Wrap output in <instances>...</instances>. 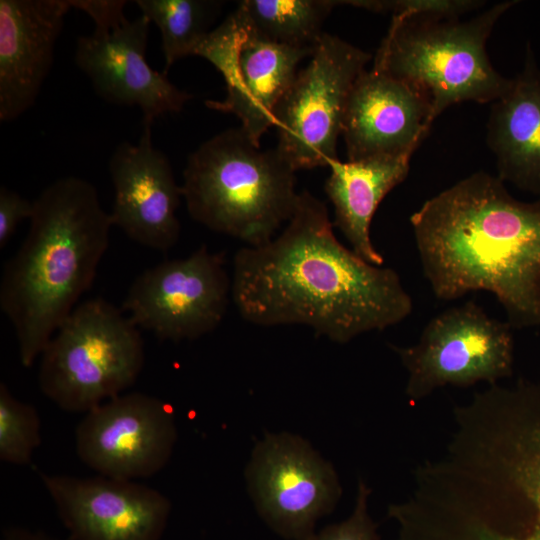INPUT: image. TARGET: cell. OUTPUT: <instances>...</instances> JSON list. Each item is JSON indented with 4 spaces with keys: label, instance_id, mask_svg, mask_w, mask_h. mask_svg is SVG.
Wrapping results in <instances>:
<instances>
[{
    "label": "cell",
    "instance_id": "cell-24",
    "mask_svg": "<svg viewBox=\"0 0 540 540\" xmlns=\"http://www.w3.org/2000/svg\"><path fill=\"white\" fill-rule=\"evenodd\" d=\"M357 8L392 16H436L459 18L461 15L483 6L478 0H353L338 1Z\"/></svg>",
    "mask_w": 540,
    "mask_h": 540
},
{
    "label": "cell",
    "instance_id": "cell-20",
    "mask_svg": "<svg viewBox=\"0 0 540 540\" xmlns=\"http://www.w3.org/2000/svg\"><path fill=\"white\" fill-rule=\"evenodd\" d=\"M412 154L332 161L325 192L334 206V222L351 249L370 264L384 257L370 237L373 216L385 196L408 175Z\"/></svg>",
    "mask_w": 540,
    "mask_h": 540
},
{
    "label": "cell",
    "instance_id": "cell-2",
    "mask_svg": "<svg viewBox=\"0 0 540 540\" xmlns=\"http://www.w3.org/2000/svg\"><path fill=\"white\" fill-rule=\"evenodd\" d=\"M410 224L437 299L487 291L512 328L540 326V199L517 200L477 171L426 200Z\"/></svg>",
    "mask_w": 540,
    "mask_h": 540
},
{
    "label": "cell",
    "instance_id": "cell-22",
    "mask_svg": "<svg viewBox=\"0 0 540 540\" xmlns=\"http://www.w3.org/2000/svg\"><path fill=\"white\" fill-rule=\"evenodd\" d=\"M136 5L161 34L163 73L178 60L194 55L213 30L222 2L213 0H136Z\"/></svg>",
    "mask_w": 540,
    "mask_h": 540
},
{
    "label": "cell",
    "instance_id": "cell-18",
    "mask_svg": "<svg viewBox=\"0 0 540 540\" xmlns=\"http://www.w3.org/2000/svg\"><path fill=\"white\" fill-rule=\"evenodd\" d=\"M70 9V0H0L1 122L35 104Z\"/></svg>",
    "mask_w": 540,
    "mask_h": 540
},
{
    "label": "cell",
    "instance_id": "cell-26",
    "mask_svg": "<svg viewBox=\"0 0 540 540\" xmlns=\"http://www.w3.org/2000/svg\"><path fill=\"white\" fill-rule=\"evenodd\" d=\"M33 213V201L6 186L0 188V248H4L18 225Z\"/></svg>",
    "mask_w": 540,
    "mask_h": 540
},
{
    "label": "cell",
    "instance_id": "cell-28",
    "mask_svg": "<svg viewBox=\"0 0 540 540\" xmlns=\"http://www.w3.org/2000/svg\"><path fill=\"white\" fill-rule=\"evenodd\" d=\"M0 540H60L40 530H32L21 526H10L3 529Z\"/></svg>",
    "mask_w": 540,
    "mask_h": 540
},
{
    "label": "cell",
    "instance_id": "cell-19",
    "mask_svg": "<svg viewBox=\"0 0 540 540\" xmlns=\"http://www.w3.org/2000/svg\"><path fill=\"white\" fill-rule=\"evenodd\" d=\"M486 141L501 181L540 194V70L530 50L523 71L492 102Z\"/></svg>",
    "mask_w": 540,
    "mask_h": 540
},
{
    "label": "cell",
    "instance_id": "cell-27",
    "mask_svg": "<svg viewBox=\"0 0 540 540\" xmlns=\"http://www.w3.org/2000/svg\"><path fill=\"white\" fill-rule=\"evenodd\" d=\"M70 4L88 14L97 28L112 26L126 17L127 2L123 0H70Z\"/></svg>",
    "mask_w": 540,
    "mask_h": 540
},
{
    "label": "cell",
    "instance_id": "cell-14",
    "mask_svg": "<svg viewBox=\"0 0 540 540\" xmlns=\"http://www.w3.org/2000/svg\"><path fill=\"white\" fill-rule=\"evenodd\" d=\"M72 540H161L170 500L132 480L40 473Z\"/></svg>",
    "mask_w": 540,
    "mask_h": 540
},
{
    "label": "cell",
    "instance_id": "cell-16",
    "mask_svg": "<svg viewBox=\"0 0 540 540\" xmlns=\"http://www.w3.org/2000/svg\"><path fill=\"white\" fill-rule=\"evenodd\" d=\"M108 169L114 188L110 217L133 241L166 252L181 232L177 209L183 198L171 163L152 143L151 125H143L137 143L121 142Z\"/></svg>",
    "mask_w": 540,
    "mask_h": 540
},
{
    "label": "cell",
    "instance_id": "cell-5",
    "mask_svg": "<svg viewBox=\"0 0 540 540\" xmlns=\"http://www.w3.org/2000/svg\"><path fill=\"white\" fill-rule=\"evenodd\" d=\"M295 173L277 148L262 150L241 127L231 128L189 154L182 196L197 223L245 246H259L294 213Z\"/></svg>",
    "mask_w": 540,
    "mask_h": 540
},
{
    "label": "cell",
    "instance_id": "cell-13",
    "mask_svg": "<svg viewBox=\"0 0 540 540\" xmlns=\"http://www.w3.org/2000/svg\"><path fill=\"white\" fill-rule=\"evenodd\" d=\"M177 440L173 408L140 392L123 393L85 413L75 431L80 460L101 476L132 480L161 471Z\"/></svg>",
    "mask_w": 540,
    "mask_h": 540
},
{
    "label": "cell",
    "instance_id": "cell-12",
    "mask_svg": "<svg viewBox=\"0 0 540 540\" xmlns=\"http://www.w3.org/2000/svg\"><path fill=\"white\" fill-rule=\"evenodd\" d=\"M246 479L260 517L288 540H307L342 494L333 465L288 432L266 434L256 444Z\"/></svg>",
    "mask_w": 540,
    "mask_h": 540
},
{
    "label": "cell",
    "instance_id": "cell-17",
    "mask_svg": "<svg viewBox=\"0 0 540 540\" xmlns=\"http://www.w3.org/2000/svg\"><path fill=\"white\" fill-rule=\"evenodd\" d=\"M434 120L429 100L416 88L374 68L364 70L343 117L348 161L413 155Z\"/></svg>",
    "mask_w": 540,
    "mask_h": 540
},
{
    "label": "cell",
    "instance_id": "cell-10",
    "mask_svg": "<svg viewBox=\"0 0 540 540\" xmlns=\"http://www.w3.org/2000/svg\"><path fill=\"white\" fill-rule=\"evenodd\" d=\"M314 51L262 37L236 9L213 28L194 53L209 61L226 84L222 101L205 104L235 115L242 130L260 146L263 134L274 126L275 110L297 75L298 64Z\"/></svg>",
    "mask_w": 540,
    "mask_h": 540
},
{
    "label": "cell",
    "instance_id": "cell-6",
    "mask_svg": "<svg viewBox=\"0 0 540 540\" xmlns=\"http://www.w3.org/2000/svg\"><path fill=\"white\" fill-rule=\"evenodd\" d=\"M515 3L493 4L465 21L392 16L372 68L420 91L429 100L434 119L461 102H494L512 79L495 70L486 43L498 19Z\"/></svg>",
    "mask_w": 540,
    "mask_h": 540
},
{
    "label": "cell",
    "instance_id": "cell-21",
    "mask_svg": "<svg viewBox=\"0 0 540 540\" xmlns=\"http://www.w3.org/2000/svg\"><path fill=\"white\" fill-rule=\"evenodd\" d=\"M338 5L331 0H245L237 9L262 37L294 48L315 49L322 25Z\"/></svg>",
    "mask_w": 540,
    "mask_h": 540
},
{
    "label": "cell",
    "instance_id": "cell-3",
    "mask_svg": "<svg viewBox=\"0 0 540 540\" xmlns=\"http://www.w3.org/2000/svg\"><path fill=\"white\" fill-rule=\"evenodd\" d=\"M29 221L0 282V308L15 330L26 368L92 286L113 226L95 186L75 176L45 187L33 200Z\"/></svg>",
    "mask_w": 540,
    "mask_h": 540
},
{
    "label": "cell",
    "instance_id": "cell-11",
    "mask_svg": "<svg viewBox=\"0 0 540 540\" xmlns=\"http://www.w3.org/2000/svg\"><path fill=\"white\" fill-rule=\"evenodd\" d=\"M232 300V277L222 253L206 245L185 258L165 260L131 284L122 310L160 340H195L214 331Z\"/></svg>",
    "mask_w": 540,
    "mask_h": 540
},
{
    "label": "cell",
    "instance_id": "cell-4",
    "mask_svg": "<svg viewBox=\"0 0 540 540\" xmlns=\"http://www.w3.org/2000/svg\"><path fill=\"white\" fill-rule=\"evenodd\" d=\"M423 540H540V398L466 418Z\"/></svg>",
    "mask_w": 540,
    "mask_h": 540
},
{
    "label": "cell",
    "instance_id": "cell-23",
    "mask_svg": "<svg viewBox=\"0 0 540 540\" xmlns=\"http://www.w3.org/2000/svg\"><path fill=\"white\" fill-rule=\"evenodd\" d=\"M41 443V421L36 408L17 399L0 384V459L24 466L32 461Z\"/></svg>",
    "mask_w": 540,
    "mask_h": 540
},
{
    "label": "cell",
    "instance_id": "cell-15",
    "mask_svg": "<svg viewBox=\"0 0 540 540\" xmlns=\"http://www.w3.org/2000/svg\"><path fill=\"white\" fill-rule=\"evenodd\" d=\"M150 21L143 15L77 38L74 60L106 102L138 107L143 125L180 112L192 98L146 60Z\"/></svg>",
    "mask_w": 540,
    "mask_h": 540
},
{
    "label": "cell",
    "instance_id": "cell-9",
    "mask_svg": "<svg viewBox=\"0 0 540 540\" xmlns=\"http://www.w3.org/2000/svg\"><path fill=\"white\" fill-rule=\"evenodd\" d=\"M310 58L274 113L276 148L296 171L328 166L338 159L347 100L371 55L323 33Z\"/></svg>",
    "mask_w": 540,
    "mask_h": 540
},
{
    "label": "cell",
    "instance_id": "cell-25",
    "mask_svg": "<svg viewBox=\"0 0 540 540\" xmlns=\"http://www.w3.org/2000/svg\"><path fill=\"white\" fill-rule=\"evenodd\" d=\"M370 488L363 480H359L355 506L345 520L331 524L314 532L307 540H381L377 525L370 516L368 500Z\"/></svg>",
    "mask_w": 540,
    "mask_h": 540
},
{
    "label": "cell",
    "instance_id": "cell-7",
    "mask_svg": "<svg viewBox=\"0 0 540 540\" xmlns=\"http://www.w3.org/2000/svg\"><path fill=\"white\" fill-rule=\"evenodd\" d=\"M145 361L140 329L103 298L72 311L40 356L42 393L59 408L88 412L130 388Z\"/></svg>",
    "mask_w": 540,
    "mask_h": 540
},
{
    "label": "cell",
    "instance_id": "cell-1",
    "mask_svg": "<svg viewBox=\"0 0 540 540\" xmlns=\"http://www.w3.org/2000/svg\"><path fill=\"white\" fill-rule=\"evenodd\" d=\"M333 226L325 203L303 190L278 235L235 253L232 301L245 321L262 327L303 325L346 344L412 313L399 274L345 247Z\"/></svg>",
    "mask_w": 540,
    "mask_h": 540
},
{
    "label": "cell",
    "instance_id": "cell-8",
    "mask_svg": "<svg viewBox=\"0 0 540 540\" xmlns=\"http://www.w3.org/2000/svg\"><path fill=\"white\" fill-rule=\"evenodd\" d=\"M389 346L407 371L405 393L413 404L444 386L493 385L513 371L512 327L474 301L433 317L415 344Z\"/></svg>",
    "mask_w": 540,
    "mask_h": 540
}]
</instances>
